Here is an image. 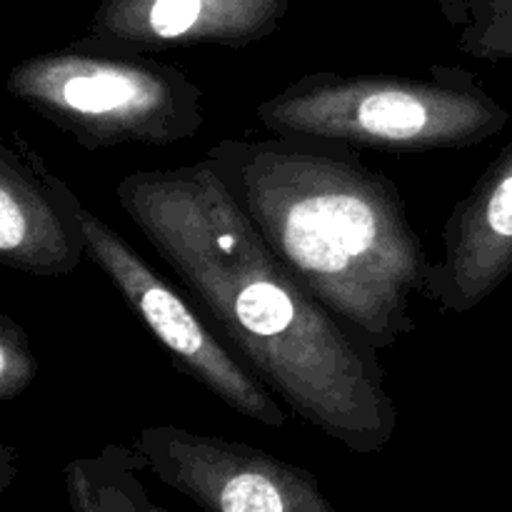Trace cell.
<instances>
[{
	"instance_id": "obj_1",
	"label": "cell",
	"mask_w": 512,
	"mask_h": 512,
	"mask_svg": "<svg viewBox=\"0 0 512 512\" xmlns=\"http://www.w3.org/2000/svg\"><path fill=\"white\" fill-rule=\"evenodd\" d=\"M115 198L288 410L355 455H378L398 408L373 348L273 255L213 160L135 170Z\"/></svg>"
},
{
	"instance_id": "obj_2",
	"label": "cell",
	"mask_w": 512,
	"mask_h": 512,
	"mask_svg": "<svg viewBox=\"0 0 512 512\" xmlns=\"http://www.w3.org/2000/svg\"><path fill=\"white\" fill-rule=\"evenodd\" d=\"M235 203L288 273L380 353L418 330L433 263L398 185L353 148L323 140L223 138L210 145Z\"/></svg>"
},
{
	"instance_id": "obj_3",
	"label": "cell",
	"mask_w": 512,
	"mask_h": 512,
	"mask_svg": "<svg viewBox=\"0 0 512 512\" xmlns=\"http://www.w3.org/2000/svg\"><path fill=\"white\" fill-rule=\"evenodd\" d=\"M255 118L270 135L420 155L485 143L510 123V110L473 70L430 65L425 75H300L265 98Z\"/></svg>"
},
{
	"instance_id": "obj_4",
	"label": "cell",
	"mask_w": 512,
	"mask_h": 512,
	"mask_svg": "<svg viewBox=\"0 0 512 512\" xmlns=\"http://www.w3.org/2000/svg\"><path fill=\"white\" fill-rule=\"evenodd\" d=\"M5 90L88 153L183 143L205 123L203 90L185 70L85 35L20 60Z\"/></svg>"
},
{
	"instance_id": "obj_5",
	"label": "cell",
	"mask_w": 512,
	"mask_h": 512,
	"mask_svg": "<svg viewBox=\"0 0 512 512\" xmlns=\"http://www.w3.org/2000/svg\"><path fill=\"white\" fill-rule=\"evenodd\" d=\"M80 223L88 245V260L103 270L125 305L163 345L173 363L243 418L263 428H285L288 415L273 398V390L250 365H243L230 355L218 335L210 333L203 318L195 313L193 305L88 205L80 210Z\"/></svg>"
},
{
	"instance_id": "obj_6",
	"label": "cell",
	"mask_w": 512,
	"mask_h": 512,
	"mask_svg": "<svg viewBox=\"0 0 512 512\" xmlns=\"http://www.w3.org/2000/svg\"><path fill=\"white\" fill-rule=\"evenodd\" d=\"M133 448L145 473L205 512H340L310 470L223 435L150 425Z\"/></svg>"
},
{
	"instance_id": "obj_7",
	"label": "cell",
	"mask_w": 512,
	"mask_h": 512,
	"mask_svg": "<svg viewBox=\"0 0 512 512\" xmlns=\"http://www.w3.org/2000/svg\"><path fill=\"white\" fill-rule=\"evenodd\" d=\"M83 200L20 133L0 143V263L38 278H65L88 260Z\"/></svg>"
},
{
	"instance_id": "obj_8",
	"label": "cell",
	"mask_w": 512,
	"mask_h": 512,
	"mask_svg": "<svg viewBox=\"0 0 512 512\" xmlns=\"http://www.w3.org/2000/svg\"><path fill=\"white\" fill-rule=\"evenodd\" d=\"M425 300L440 313L465 315L512 275V138L453 205Z\"/></svg>"
},
{
	"instance_id": "obj_9",
	"label": "cell",
	"mask_w": 512,
	"mask_h": 512,
	"mask_svg": "<svg viewBox=\"0 0 512 512\" xmlns=\"http://www.w3.org/2000/svg\"><path fill=\"white\" fill-rule=\"evenodd\" d=\"M288 10L290 0H100L85 38L138 53L248 48L278 33Z\"/></svg>"
},
{
	"instance_id": "obj_10",
	"label": "cell",
	"mask_w": 512,
	"mask_h": 512,
	"mask_svg": "<svg viewBox=\"0 0 512 512\" xmlns=\"http://www.w3.org/2000/svg\"><path fill=\"white\" fill-rule=\"evenodd\" d=\"M138 450L105 445L98 455L65 465L63 483L73 512H168L145 490Z\"/></svg>"
},
{
	"instance_id": "obj_11",
	"label": "cell",
	"mask_w": 512,
	"mask_h": 512,
	"mask_svg": "<svg viewBox=\"0 0 512 512\" xmlns=\"http://www.w3.org/2000/svg\"><path fill=\"white\" fill-rule=\"evenodd\" d=\"M455 45L483 63H512V0H440Z\"/></svg>"
},
{
	"instance_id": "obj_12",
	"label": "cell",
	"mask_w": 512,
	"mask_h": 512,
	"mask_svg": "<svg viewBox=\"0 0 512 512\" xmlns=\"http://www.w3.org/2000/svg\"><path fill=\"white\" fill-rule=\"evenodd\" d=\"M38 375V360L30 350L25 328L10 315H0V400L13 403Z\"/></svg>"
}]
</instances>
